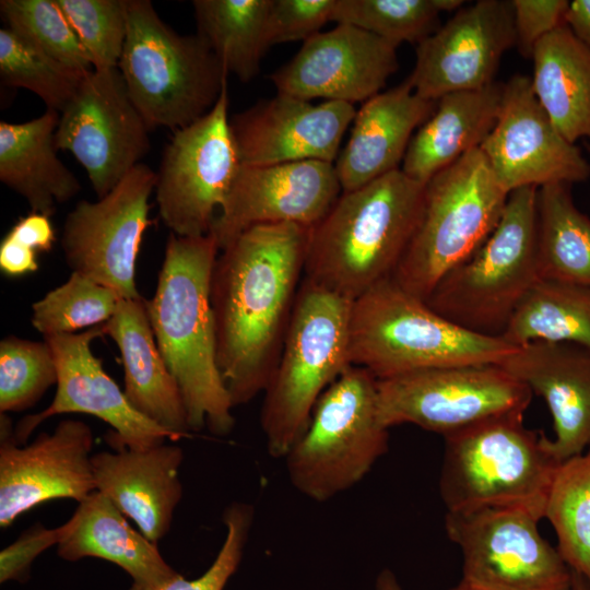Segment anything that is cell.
I'll list each match as a JSON object with an SVG mask.
<instances>
[{
	"label": "cell",
	"instance_id": "cell-1",
	"mask_svg": "<svg viewBox=\"0 0 590 590\" xmlns=\"http://www.w3.org/2000/svg\"><path fill=\"white\" fill-rule=\"evenodd\" d=\"M311 228H248L219 253L211 279L217 366L233 408L264 392L304 276Z\"/></svg>",
	"mask_w": 590,
	"mask_h": 590
},
{
	"label": "cell",
	"instance_id": "cell-2",
	"mask_svg": "<svg viewBox=\"0 0 590 590\" xmlns=\"http://www.w3.org/2000/svg\"><path fill=\"white\" fill-rule=\"evenodd\" d=\"M219 253L212 234L169 233L156 290L145 306L158 350L184 399L190 430L206 427L225 436L235 421L217 366L210 298Z\"/></svg>",
	"mask_w": 590,
	"mask_h": 590
},
{
	"label": "cell",
	"instance_id": "cell-3",
	"mask_svg": "<svg viewBox=\"0 0 590 590\" xmlns=\"http://www.w3.org/2000/svg\"><path fill=\"white\" fill-rule=\"evenodd\" d=\"M425 185L401 168L342 192L311 228L303 279L354 302L392 278L421 219Z\"/></svg>",
	"mask_w": 590,
	"mask_h": 590
},
{
	"label": "cell",
	"instance_id": "cell-4",
	"mask_svg": "<svg viewBox=\"0 0 590 590\" xmlns=\"http://www.w3.org/2000/svg\"><path fill=\"white\" fill-rule=\"evenodd\" d=\"M517 349L502 337L451 322L391 278L352 304L351 364L378 380L432 368L499 365Z\"/></svg>",
	"mask_w": 590,
	"mask_h": 590
},
{
	"label": "cell",
	"instance_id": "cell-5",
	"mask_svg": "<svg viewBox=\"0 0 590 590\" xmlns=\"http://www.w3.org/2000/svg\"><path fill=\"white\" fill-rule=\"evenodd\" d=\"M444 438L439 492L447 511L520 507L544 518L559 461L550 438L524 426L523 414L489 418Z\"/></svg>",
	"mask_w": 590,
	"mask_h": 590
},
{
	"label": "cell",
	"instance_id": "cell-6",
	"mask_svg": "<svg viewBox=\"0 0 590 590\" xmlns=\"http://www.w3.org/2000/svg\"><path fill=\"white\" fill-rule=\"evenodd\" d=\"M353 302L303 279L260 423L270 456L284 458L321 394L350 366Z\"/></svg>",
	"mask_w": 590,
	"mask_h": 590
},
{
	"label": "cell",
	"instance_id": "cell-7",
	"mask_svg": "<svg viewBox=\"0 0 590 590\" xmlns=\"http://www.w3.org/2000/svg\"><path fill=\"white\" fill-rule=\"evenodd\" d=\"M118 70L150 130L176 131L197 121L227 83V72L205 42L177 33L149 0L128 1Z\"/></svg>",
	"mask_w": 590,
	"mask_h": 590
},
{
	"label": "cell",
	"instance_id": "cell-8",
	"mask_svg": "<svg viewBox=\"0 0 590 590\" xmlns=\"http://www.w3.org/2000/svg\"><path fill=\"white\" fill-rule=\"evenodd\" d=\"M508 196L480 148L436 174L425 185L420 222L391 279L426 300L493 233Z\"/></svg>",
	"mask_w": 590,
	"mask_h": 590
},
{
	"label": "cell",
	"instance_id": "cell-9",
	"mask_svg": "<svg viewBox=\"0 0 590 590\" xmlns=\"http://www.w3.org/2000/svg\"><path fill=\"white\" fill-rule=\"evenodd\" d=\"M536 187L511 191L502 217L477 251L448 272L426 304L477 334L502 337L540 280L536 253Z\"/></svg>",
	"mask_w": 590,
	"mask_h": 590
},
{
	"label": "cell",
	"instance_id": "cell-10",
	"mask_svg": "<svg viewBox=\"0 0 590 590\" xmlns=\"http://www.w3.org/2000/svg\"><path fill=\"white\" fill-rule=\"evenodd\" d=\"M377 379L350 365L321 394L307 428L284 457L292 485L316 502L350 489L388 450Z\"/></svg>",
	"mask_w": 590,
	"mask_h": 590
},
{
	"label": "cell",
	"instance_id": "cell-11",
	"mask_svg": "<svg viewBox=\"0 0 590 590\" xmlns=\"http://www.w3.org/2000/svg\"><path fill=\"white\" fill-rule=\"evenodd\" d=\"M532 396L497 364L432 368L377 379L378 413L385 427L413 424L444 437L497 416L524 414Z\"/></svg>",
	"mask_w": 590,
	"mask_h": 590
},
{
	"label": "cell",
	"instance_id": "cell-12",
	"mask_svg": "<svg viewBox=\"0 0 590 590\" xmlns=\"http://www.w3.org/2000/svg\"><path fill=\"white\" fill-rule=\"evenodd\" d=\"M542 518L520 507L446 512L470 590H571L573 570L540 533Z\"/></svg>",
	"mask_w": 590,
	"mask_h": 590
},
{
	"label": "cell",
	"instance_id": "cell-13",
	"mask_svg": "<svg viewBox=\"0 0 590 590\" xmlns=\"http://www.w3.org/2000/svg\"><path fill=\"white\" fill-rule=\"evenodd\" d=\"M241 166L228 118L227 83L200 119L174 131L156 172L158 215L181 237L210 234Z\"/></svg>",
	"mask_w": 590,
	"mask_h": 590
},
{
	"label": "cell",
	"instance_id": "cell-14",
	"mask_svg": "<svg viewBox=\"0 0 590 590\" xmlns=\"http://www.w3.org/2000/svg\"><path fill=\"white\" fill-rule=\"evenodd\" d=\"M156 172L140 163L105 197L79 201L67 214L61 248L72 272L115 291L122 299L142 296L137 288V260L152 223L150 197Z\"/></svg>",
	"mask_w": 590,
	"mask_h": 590
},
{
	"label": "cell",
	"instance_id": "cell-15",
	"mask_svg": "<svg viewBox=\"0 0 590 590\" xmlns=\"http://www.w3.org/2000/svg\"><path fill=\"white\" fill-rule=\"evenodd\" d=\"M150 131L118 68L92 69L60 113L55 141L84 167L99 199L142 163Z\"/></svg>",
	"mask_w": 590,
	"mask_h": 590
},
{
	"label": "cell",
	"instance_id": "cell-16",
	"mask_svg": "<svg viewBox=\"0 0 590 590\" xmlns=\"http://www.w3.org/2000/svg\"><path fill=\"white\" fill-rule=\"evenodd\" d=\"M480 149L507 193L522 187L571 186L590 176L581 150L555 127L534 95L531 78L519 73L505 83L498 119Z\"/></svg>",
	"mask_w": 590,
	"mask_h": 590
},
{
	"label": "cell",
	"instance_id": "cell-17",
	"mask_svg": "<svg viewBox=\"0 0 590 590\" xmlns=\"http://www.w3.org/2000/svg\"><path fill=\"white\" fill-rule=\"evenodd\" d=\"M104 335L103 323L78 333L44 338L55 354L57 390L45 410L27 415L16 424L13 438L19 445H25L42 422L64 413L90 414L107 423L113 430L106 440L115 450H143L164 444L166 439L173 440L167 430L130 404L93 353V341Z\"/></svg>",
	"mask_w": 590,
	"mask_h": 590
},
{
	"label": "cell",
	"instance_id": "cell-18",
	"mask_svg": "<svg viewBox=\"0 0 590 590\" xmlns=\"http://www.w3.org/2000/svg\"><path fill=\"white\" fill-rule=\"evenodd\" d=\"M5 413L0 417V527L51 499L82 502L96 491L92 469L94 437L79 420L61 421L52 433H42L20 446Z\"/></svg>",
	"mask_w": 590,
	"mask_h": 590
},
{
	"label": "cell",
	"instance_id": "cell-19",
	"mask_svg": "<svg viewBox=\"0 0 590 590\" xmlns=\"http://www.w3.org/2000/svg\"><path fill=\"white\" fill-rule=\"evenodd\" d=\"M516 46L509 0H479L463 5L434 34L417 44L416 60L406 79L414 93L437 102L460 91L486 87L503 55Z\"/></svg>",
	"mask_w": 590,
	"mask_h": 590
},
{
	"label": "cell",
	"instance_id": "cell-20",
	"mask_svg": "<svg viewBox=\"0 0 590 590\" xmlns=\"http://www.w3.org/2000/svg\"><path fill=\"white\" fill-rule=\"evenodd\" d=\"M342 193L334 164L300 161L241 165L210 234L220 250L250 227L291 223L312 228Z\"/></svg>",
	"mask_w": 590,
	"mask_h": 590
},
{
	"label": "cell",
	"instance_id": "cell-21",
	"mask_svg": "<svg viewBox=\"0 0 590 590\" xmlns=\"http://www.w3.org/2000/svg\"><path fill=\"white\" fill-rule=\"evenodd\" d=\"M397 48L364 30L338 24L304 42L270 80L281 94L354 105L381 92L399 68Z\"/></svg>",
	"mask_w": 590,
	"mask_h": 590
},
{
	"label": "cell",
	"instance_id": "cell-22",
	"mask_svg": "<svg viewBox=\"0 0 590 590\" xmlns=\"http://www.w3.org/2000/svg\"><path fill=\"white\" fill-rule=\"evenodd\" d=\"M356 115L354 105L310 101L278 93L233 116L231 129L244 166L300 161L334 164L343 135Z\"/></svg>",
	"mask_w": 590,
	"mask_h": 590
},
{
	"label": "cell",
	"instance_id": "cell-23",
	"mask_svg": "<svg viewBox=\"0 0 590 590\" xmlns=\"http://www.w3.org/2000/svg\"><path fill=\"white\" fill-rule=\"evenodd\" d=\"M543 398L553 418L550 447L560 462L590 448V351L531 342L499 364Z\"/></svg>",
	"mask_w": 590,
	"mask_h": 590
},
{
	"label": "cell",
	"instance_id": "cell-24",
	"mask_svg": "<svg viewBox=\"0 0 590 590\" xmlns=\"http://www.w3.org/2000/svg\"><path fill=\"white\" fill-rule=\"evenodd\" d=\"M182 459L180 447L165 442L143 450L96 452L92 456L96 489L157 543L169 531L182 496Z\"/></svg>",
	"mask_w": 590,
	"mask_h": 590
},
{
	"label": "cell",
	"instance_id": "cell-25",
	"mask_svg": "<svg viewBox=\"0 0 590 590\" xmlns=\"http://www.w3.org/2000/svg\"><path fill=\"white\" fill-rule=\"evenodd\" d=\"M435 107L436 102L414 93L408 80L364 102L356 110L349 141L334 162L342 192L399 169L414 131Z\"/></svg>",
	"mask_w": 590,
	"mask_h": 590
},
{
	"label": "cell",
	"instance_id": "cell-26",
	"mask_svg": "<svg viewBox=\"0 0 590 590\" xmlns=\"http://www.w3.org/2000/svg\"><path fill=\"white\" fill-rule=\"evenodd\" d=\"M57 554L69 562L85 557L110 562L130 576V590H161L179 575L165 562L156 543L135 531L97 489L60 526Z\"/></svg>",
	"mask_w": 590,
	"mask_h": 590
},
{
	"label": "cell",
	"instance_id": "cell-27",
	"mask_svg": "<svg viewBox=\"0 0 590 590\" xmlns=\"http://www.w3.org/2000/svg\"><path fill=\"white\" fill-rule=\"evenodd\" d=\"M104 328L120 351L130 404L173 440L186 437L191 430L184 399L156 344L145 298L120 299Z\"/></svg>",
	"mask_w": 590,
	"mask_h": 590
},
{
	"label": "cell",
	"instance_id": "cell-28",
	"mask_svg": "<svg viewBox=\"0 0 590 590\" xmlns=\"http://www.w3.org/2000/svg\"><path fill=\"white\" fill-rule=\"evenodd\" d=\"M505 83L447 94L411 139L401 170L426 185L436 174L480 148L499 116Z\"/></svg>",
	"mask_w": 590,
	"mask_h": 590
},
{
	"label": "cell",
	"instance_id": "cell-29",
	"mask_svg": "<svg viewBox=\"0 0 590 590\" xmlns=\"http://www.w3.org/2000/svg\"><path fill=\"white\" fill-rule=\"evenodd\" d=\"M60 113L46 109L25 122L0 121V181L25 199L32 212L51 216L81 184L57 155Z\"/></svg>",
	"mask_w": 590,
	"mask_h": 590
},
{
	"label": "cell",
	"instance_id": "cell-30",
	"mask_svg": "<svg viewBox=\"0 0 590 590\" xmlns=\"http://www.w3.org/2000/svg\"><path fill=\"white\" fill-rule=\"evenodd\" d=\"M531 85L555 127L571 143H590V49L564 24L534 47Z\"/></svg>",
	"mask_w": 590,
	"mask_h": 590
},
{
	"label": "cell",
	"instance_id": "cell-31",
	"mask_svg": "<svg viewBox=\"0 0 590 590\" xmlns=\"http://www.w3.org/2000/svg\"><path fill=\"white\" fill-rule=\"evenodd\" d=\"M536 253L541 280L590 290V217L574 203L570 185L538 189Z\"/></svg>",
	"mask_w": 590,
	"mask_h": 590
},
{
	"label": "cell",
	"instance_id": "cell-32",
	"mask_svg": "<svg viewBox=\"0 0 590 590\" xmlns=\"http://www.w3.org/2000/svg\"><path fill=\"white\" fill-rule=\"evenodd\" d=\"M271 0H194L200 36L227 73L251 81L267 49Z\"/></svg>",
	"mask_w": 590,
	"mask_h": 590
},
{
	"label": "cell",
	"instance_id": "cell-33",
	"mask_svg": "<svg viewBox=\"0 0 590 590\" xmlns=\"http://www.w3.org/2000/svg\"><path fill=\"white\" fill-rule=\"evenodd\" d=\"M502 338L519 347L531 342L570 343L590 351V290L539 280Z\"/></svg>",
	"mask_w": 590,
	"mask_h": 590
},
{
	"label": "cell",
	"instance_id": "cell-34",
	"mask_svg": "<svg viewBox=\"0 0 590 590\" xmlns=\"http://www.w3.org/2000/svg\"><path fill=\"white\" fill-rule=\"evenodd\" d=\"M544 518L555 531L563 559L590 585V448L559 462Z\"/></svg>",
	"mask_w": 590,
	"mask_h": 590
},
{
	"label": "cell",
	"instance_id": "cell-35",
	"mask_svg": "<svg viewBox=\"0 0 590 590\" xmlns=\"http://www.w3.org/2000/svg\"><path fill=\"white\" fill-rule=\"evenodd\" d=\"M462 0H337L332 21L371 33L397 47L420 44L441 25V12L458 11Z\"/></svg>",
	"mask_w": 590,
	"mask_h": 590
},
{
	"label": "cell",
	"instance_id": "cell-36",
	"mask_svg": "<svg viewBox=\"0 0 590 590\" xmlns=\"http://www.w3.org/2000/svg\"><path fill=\"white\" fill-rule=\"evenodd\" d=\"M85 73L51 58L10 28L0 30L1 83L33 92L48 109L61 113Z\"/></svg>",
	"mask_w": 590,
	"mask_h": 590
},
{
	"label": "cell",
	"instance_id": "cell-37",
	"mask_svg": "<svg viewBox=\"0 0 590 590\" xmlns=\"http://www.w3.org/2000/svg\"><path fill=\"white\" fill-rule=\"evenodd\" d=\"M122 299L78 272L32 305V326L44 338L78 333L108 321Z\"/></svg>",
	"mask_w": 590,
	"mask_h": 590
},
{
	"label": "cell",
	"instance_id": "cell-38",
	"mask_svg": "<svg viewBox=\"0 0 590 590\" xmlns=\"http://www.w3.org/2000/svg\"><path fill=\"white\" fill-rule=\"evenodd\" d=\"M58 371L52 349L44 341L15 335L0 342V412L34 406L52 385Z\"/></svg>",
	"mask_w": 590,
	"mask_h": 590
},
{
	"label": "cell",
	"instance_id": "cell-39",
	"mask_svg": "<svg viewBox=\"0 0 590 590\" xmlns=\"http://www.w3.org/2000/svg\"><path fill=\"white\" fill-rule=\"evenodd\" d=\"M0 13L8 28L51 58L81 72L93 69L56 0H1Z\"/></svg>",
	"mask_w": 590,
	"mask_h": 590
},
{
	"label": "cell",
	"instance_id": "cell-40",
	"mask_svg": "<svg viewBox=\"0 0 590 590\" xmlns=\"http://www.w3.org/2000/svg\"><path fill=\"white\" fill-rule=\"evenodd\" d=\"M129 0H56L93 69L118 68L128 30Z\"/></svg>",
	"mask_w": 590,
	"mask_h": 590
},
{
	"label": "cell",
	"instance_id": "cell-41",
	"mask_svg": "<svg viewBox=\"0 0 590 590\" xmlns=\"http://www.w3.org/2000/svg\"><path fill=\"white\" fill-rule=\"evenodd\" d=\"M253 519V509L244 503H233L223 514L226 535L215 559L197 579L178 575L161 590H224L243 559Z\"/></svg>",
	"mask_w": 590,
	"mask_h": 590
},
{
	"label": "cell",
	"instance_id": "cell-42",
	"mask_svg": "<svg viewBox=\"0 0 590 590\" xmlns=\"http://www.w3.org/2000/svg\"><path fill=\"white\" fill-rule=\"evenodd\" d=\"M337 0H271L268 15V42L276 44L304 40L320 33L332 21Z\"/></svg>",
	"mask_w": 590,
	"mask_h": 590
},
{
	"label": "cell",
	"instance_id": "cell-43",
	"mask_svg": "<svg viewBox=\"0 0 590 590\" xmlns=\"http://www.w3.org/2000/svg\"><path fill=\"white\" fill-rule=\"evenodd\" d=\"M567 0H511L516 46L524 58H531L536 44L564 25Z\"/></svg>",
	"mask_w": 590,
	"mask_h": 590
},
{
	"label": "cell",
	"instance_id": "cell-44",
	"mask_svg": "<svg viewBox=\"0 0 590 590\" xmlns=\"http://www.w3.org/2000/svg\"><path fill=\"white\" fill-rule=\"evenodd\" d=\"M60 527L46 529L34 524L0 553V582L15 580L25 582L30 578L31 566L36 557L48 547L58 544Z\"/></svg>",
	"mask_w": 590,
	"mask_h": 590
},
{
	"label": "cell",
	"instance_id": "cell-45",
	"mask_svg": "<svg viewBox=\"0 0 590 590\" xmlns=\"http://www.w3.org/2000/svg\"><path fill=\"white\" fill-rule=\"evenodd\" d=\"M8 235L36 252L50 251L56 241L50 216L32 211L20 217Z\"/></svg>",
	"mask_w": 590,
	"mask_h": 590
},
{
	"label": "cell",
	"instance_id": "cell-46",
	"mask_svg": "<svg viewBox=\"0 0 590 590\" xmlns=\"http://www.w3.org/2000/svg\"><path fill=\"white\" fill-rule=\"evenodd\" d=\"M37 253L5 235L0 244V270L10 278H19L38 270Z\"/></svg>",
	"mask_w": 590,
	"mask_h": 590
},
{
	"label": "cell",
	"instance_id": "cell-47",
	"mask_svg": "<svg viewBox=\"0 0 590 590\" xmlns=\"http://www.w3.org/2000/svg\"><path fill=\"white\" fill-rule=\"evenodd\" d=\"M564 23L590 49V0L569 2Z\"/></svg>",
	"mask_w": 590,
	"mask_h": 590
},
{
	"label": "cell",
	"instance_id": "cell-48",
	"mask_svg": "<svg viewBox=\"0 0 590 590\" xmlns=\"http://www.w3.org/2000/svg\"><path fill=\"white\" fill-rule=\"evenodd\" d=\"M374 590H404L396 575L389 568H384L375 580Z\"/></svg>",
	"mask_w": 590,
	"mask_h": 590
},
{
	"label": "cell",
	"instance_id": "cell-49",
	"mask_svg": "<svg viewBox=\"0 0 590 590\" xmlns=\"http://www.w3.org/2000/svg\"><path fill=\"white\" fill-rule=\"evenodd\" d=\"M571 590H590V585L581 575L573 571Z\"/></svg>",
	"mask_w": 590,
	"mask_h": 590
},
{
	"label": "cell",
	"instance_id": "cell-50",
	"mask_svg": "<svg viewBox=\"0 0 590 590\" xmlns=\"http://www.w3.org/2000/svg\"><path fill=\"white\" fill-rule=\"evenodd\" d=\"M449 590H470L467 587H464L462 583H458L457 586L450 588Z\"/></svg>",
	"mask_w": 590,
	"mask_h": 590
},
{
	"label": "cell",
	"instance_id": "cell-51",
	"mask_svg": "<svg viewBox=\"0 0 590 590\" xmlns=\"http://www.w3.org/2000/svg\"><path fill=\"white\" fill-rule=\"evenodd\" d=\"M587 149L590 152V143L587 144Z\"/></svg>",
	"mask_w": 590,
	"mask_h": 590
}]
</instances>
